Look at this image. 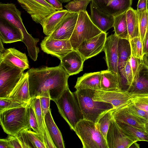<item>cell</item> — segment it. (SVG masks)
Listing matches in <instances>:
<instances>
[{"label":"cell","mask_w":148,"mask_h":148,"mask_svg":"<svg viewBox=\"0 0 148 148\" xmlns=\"http://www.w3.org/2000/svg\"><path fill=\"white\" fill-rule=\"evenodd\" d=\"M27 72L32 99L47 93L54 102L69 87L68 81L70 76L60 63L55 67L32 68Z\"/></svg>","instance_id":"6da1fadb"},{"label":"cell","mask_w":148,"mask_h":148,"mask_svg":"<svg viewBox=\"0 0 148 148\" xmlns=\"http://www.w3.org/2000/svg\"><path fill=\"white\" fill-rule=\"evenodd\" d=\"M0 18L4 19L20 29L23 36V42L27 48L28 56L32 59L38 57L39 52L37 44L39 41L29 34L25 27L21 17V13L13 3L0 4Z\"/></svg>","instance_id":"7a4b0ae2"},{"label":"cell","mask_w":148,"mask_h":148,"mask_svg":"<svg viewBox=\"0 0 148 148\" xmlns=\"http://www.w3.org/2000/svg\"><path fill=\"white\" fill-rule=\"evenodd\" d=\"M95 90L85 89L76 90L74 92L78 100L84 119L97 123L107 112L114 108L110 103L94 100L92 97Z\"/></svg>","instance_id":"3957f363"},{"label":"cell","mask_w":148,"mask_h":148,"mask_svg":"<svg viewBox=\"0 0 148 148\" xmlns=\"http://www.w3.org/2000/svg\"><path fill=\"white\" fill-rule=\"evenodd\" d=\"M59 112L74 131L77 123L84 119L78 100L74 92L66 89L55 101Z\"/></svg>","instance_id":"277c9868"},{"label":"cell","mask_w":148,"mask_h":148,"mask_svg":"<svg viewBox=\"0 0 148 148\" xmlns=\"http://www.w3.org/2000/svg\"><path fill=\"white\" fill-rule=\"evenodd\" d=\"M28 105L0 112V124L5 133L9 135L15 136L23 130H31L27 112Z\"/></svg>","instance_id":"5b68a950"},{"label":"cell","mask_w":148,"mask_h":148,"mask_svg":"<svg viewBox=\"0 0 148 148\" xmlns=\"http://www.w3.org/2000/svg\"><path fill=\"white\" fill-rule=\"evenodd\" d=\"M74 131L83 148H108L106 139L97 123L84 119L77 123Z\"/></svg>","instance_id":"8992f818"},{"label":"cell","mask_w":148,"mask_h":148,"mask_svg":"<svg viewBox=\"0 0 148 148\" xmlns=\"http://www.w3.org/2000/svg\"><path fill=\"white\" fill-rule=\"evenodd\" d=\"M102 32L92 22L86 11L79 12L76 23L70 39L74 50H76L80 45Z\"/></svg>","instance_id":"52a82bcc"},{"label":"cell","mask_w":148,"mask_h":148,"mask_svg":"<svg viewBox=\"0 0 148 148\" xmlns=\"http://www.w3.org/2000/svg\"><path fill=\"white\" fill-rule=\"evenodd\" d=\"M24 71L0 61V98L7 97L20 79Z\"/></svg>","instance_id":"ba28073f"},{"label":"cell","mask_w":148,"mask_h":148,"mask_svg":"<svg viewBox=\"0 0 148 148\" xmlns=\"http://www.w3.org/2000/svg\"><path fill=\"white\" fill-rule=\"evenodd\" d=\"M21 7L37 23L57 10L45 0H17Z\"/></svg>","instance_id":"9c48e42d"},{"label":"cell","mask_w":148,"mask_h":148,"mask_svg":"<svg viewBox=\"0 0 148 148\" xmlns=\"http://www.w3.org/2000/svg\"><path fill=\"white\" fill-rule=\"evenodd\" d=\"M106 140L108 148H129L133 143L138 141L134 136L120 128L113 118L110 122Z\"/></svg>","instance_id":"30bf717a"},{"label":"cell","mask_w":148,"mask_h":148,"mask_svg":"<svg viewBox=\"0 0 148 148\" xmlns=\"http://www.w3.org/2000/svg\"><path fill=\"white\" fill-rule=\"evenodd\" d=\"M42 50L46 53L59 58L60 60L68 53L73 50L70 40L55 39L47 36L40 44Z\"/></svg>","instance_id":"8fae6325"},{"label":"cell","mask_w":148,"mask_h":148,"mask_svg":"<svg viewBox=\"0 0 148 148\" xmlns=\"http://www.w3.org/2000/svg\"><path fill=\"white\" fill-rule=\"evenodd\" d=\"M132 96L127 91H106L95 90L94 100L110 103L114 108L127 105L131 102Z\"/></svg>","instance_id":"7c38bea8"},{"label":"cell","mask_w":148,"mask_h":148,"mask_svg":"<svg viewBox=\"0 0 148 148\" xmlns=\"http://www.w3.org/2000/svg\"><path fill=\"white\" fill-rule=\"evenodd\" d=\"M107 33L102 32L83 42L76 50L84 60L94 57L103 51Z\"/></svg>","instance_id":"4fadbf2b"},{"label":"cell","mask_w":148,"mask_h":148,"mask_svg":"<svg viewBox=\"0 0 148 148\" xmlns=\"http://www.w3.org/2000/svg\"><path fill=\"white\" fill-rule=\"evenodd\" d=\"M132 0H92L101 12L114 16L126 12L131 7Z\"/></svg>","instance_id":"5bb4252c"},{"label":"cell","mask_w":148,"mask_h":148,"mask_svg":"<svg viewBox=\"0 0 148 148\" xmlns=\"http://www.w3.org/2000/svg\"><path fill=\"white\" fill-rule=\"evenodd\" d=\"M119 39L114 33L107 37L103 50L105 53L107 70L118 74Z\"/></svg>","instance_id":"9a60e30c"},{"label":"cell","mask_w":148,"mask_h":148,"mask_svg":"<svg viewBox=\"0 0 148 148\" xmlns=\"http://www.w3.org/2000/svg\"><path fill=\"white\" fill-rule=\"evenodd\" d=\"M78 14L69 12L55 30L48 36L56 39L70 40L76 23Z\"/></svg>","instance_id":"2e32d148"},{"label":"cell","mask_w":148,"mask_h":148,"mask_svg":"<svg viewBox=\"0 0 148 148\" xmlns=\"http://www.w3.org/2000/svg\"><path fill=\"white\" fill-rule=\"evenodd\" d=\"M127 91L131 95L148 94V68L141 62Z\"/></svg>","instance_id":"e0dca14e"},{"label":"cell","mask_w":148,"mask_h":148,"mask_svg":"<svg viewBox=\"0 0 148 148\" xmlns=\"http://www.w3.org/2000/svg\"><path fill=\"white\" fill-rule=\"evenodd\" d=\"M127 105L112 109V114L114 120L115 122H123L146 131L145 124L147 120L138 117L131 113L127 109Z\"/></svg>","instance_id":"ac0fdd59"},{"label":"cell","mask_w":148,"mask_h":148,"mask_svg":"<svg viewBox=\"0 0 148 148\" xmlns=\"http://www.w3.org/2000/svg\"><path fill=\"white\" fill-rule=\"evenodd\" d=\"M0 61L16 66L23 71L29 68L26 54L14 48L7 49L3 53H0Z\"/></svg>","instance_id":"d6986e66"},{"label":"cell","mask_w":148,"mask_h":148,"mask_svg":"<svg viewBox=\"0 0 148 148\" xmlns=\"http://www.w3.org/2000/svg\"><path fill=\"white\" fill-rule=\"evenodd\" d=\"M85 61L78 51L73 50L62 58L60 60V64L71 76L77 74L82 71Z\"/></svg>","instance_id":"ffe728a7"},{"label":"cell","mask_w":148,"mask_h":148,"mask_svg":"<svg viewBox=\"0 0 148 148\" xmlns=\"http://www.w3.org/2000/svg\"><path fill=\"white\" fill-rule=\"evenodd\" d=\"M0 39L6 44L23 42V36L20 29L6 20L0 18Z\"/></svg>","instance_id":"44dd1931"},{"label":"cell","mask_w":148,"mask_h":148,"mask_svg":"<svg viewBox=\"0 0 148 148\" xmlns=\"http://www.w3.org/2000/svg\"><path fill=\"white\" fill-rule=\"evenodd\" d=\"M7 97L18 102H29L31 100L27 71L23 73L18 83Z\"/></svg>","instance_id":"7402d4cb"},{"label":"cell","mask_w":148,"mask_h":148,"mask_svg":"<svg viewBox=\"0 0 148 148\" xmlns=\"http://www.w3.org/2000/svg\"><path fill=\"white\" fill-rule=\"evenodd\" d=\"M90 18L93 23L102 32H106L113 27L114 16L98 10L91 2Z\"/></svg>","instance_id":"603a6c76"},{"label":"cell","mask_w":148,"mask_h":148,"mask_svg":"<svg viewBox=\"0 0 148 148\" xmlns=\"http://www.w3.org/2000/svg\"><path fill=\"white\" fill-rule=\"evenodd\" d=\"M37 123L46 148H56L48 130L45 119L43 118L39 97L32 99Z\"/></svg>","instance_id":"cb8c5ba5"},{"label":"cell","mask_w":148,"mask_h":148,"mask_svg":"<svg viewBox=\"0 0 148 148\" xmlns=\"http://www.w3.org/2000/svg\"><path fill=\"white\" fill-rule=\"evenodd\" d=\"M101 72L100 90L106 91H122L121 79L118 74L107 69Z\"/></svg>","instance_id":"d4e9b609"},{"label":"cell","mask_w":148,"mask_h":148,"mask_svg":"<svg viewBox=\"0 0 148 148\" xmlns=\"http://www.w3.org/2000/svg\"><path fill=\"white\" fill-rule=\"evenodd\" d=\"M101 78V71L85 73L77 78L75 88L76 90H100Z\"/></svg>","instance_id":"484cf974"},{"label":"cell","mask_w":148,"mask_h":148,"mask_svg":"<svg viewBox=\"0 0 148 148\" xmlns=\"http://www.w3.org/2000/svg\"><path fill=\"white\" fill-rule=\"evenodd\" d=\"M68 12L66 10H57L44 19L40 24L44 33L47 36L51 34Z\"/></svg>","instance_id":"4316f807"},{"label":"cell","mask_w":148,"mask_h":148,"mask_svg":"<svg viewBox=\"0 0 148 148\" xmlns=\"http://www.w3.org/2000/svg\"><path fill=\"white\" fill-rule=\"evenodd\" d=\"M45 121L49 133L56 148H65L62 134L53 120L50 108L45 116Z\"/></svg>","instance_id":"83f0119b"},{"label":"cell","mask_w":148,"mask_h":148,"mask_svg":"<svg viewBox=\"0 0 148 148\" xmlns=\"http://www.w3.org/2000/svg\"><path fill=\"white\" fill-rule=\"evenodd\" d=\"M118 51L119 75V72L124 67L131 55V47L129 40L119 38Z\"/></svg>","instance_id":"f1b7e54d"},{"label":"cell","mask_w":148,"mask_h":148,"mask_svg":"<svg viewBox=\"0 0 148 148\" xmlns=\"http://www.w3.org/2000/svg\"><path fill=\"white\" fill-rule=\"evenodd\" d=\"M129 40L139 36V19L137 11L130 7L126 12Z\"/></svg>","instance_id":"f546056e"},{"label":"cell","mask_w":148,"mask_h":148,"mask_svg":"<svg viewBox=\"0 0 148 148\" xmlns=\"http://www.w3.org/2000/svg\"><path fill=\"white\" fill-rule=\"evenodd\" d=\"M126 12L114 16L113 27L114 34L119 38L129 40L126 21Z\"/></svg>","instance_id":"4dcf8cb0"},{"label":"cell","mask_w":148,"mask_h":148,"mask_svg":"<svg viewBox=\"0 0 148 148\" xmlns=\"http://www.w3.org/2000/svg\"><path fill=\"white\" fill-rule=\"evenodd\" d=\"M119 127L126 133L135 138L138 141L148 142V133L126 123L115 122Z\"/></svg>","instance_id":"1f68e13d"},{"label":"cell","mask_w":148,"mask_h":148,"mask_svg":"<svg viewBox=\"0 0 148 148\" xmlns=\"http://www.w3.org/2000/svg\"><path fill=\"white\" fill-rule=\"evenodd\" d=\"M92 0H72L64 7L70 13H78L86 11L87 6Z\"/></svg>","instance_id":"d6a6232c"},{"label":"cell","mask_w":148,"mask_h":148,"mask_svg":"<svg viewBox=\"0 0 148 148\" xmlns=\"http://www.w3.org/2000/svg\"><path fill=\"white\" fill-rule=\"evenodd\" d=\"M112 109L107 112L99 119L97 123L101 132L106 139L111 121L113 118Z\"/></svg>","instance_id":"836d02e7"},{"label":"cell","mask_w":148,"mask_h":148,"mask_svg":"<svg viewBox=\"0 0 148 148\" xmlns=\"http://www.w3.org/2000/svg\"><path fill=\"white\" fill-rule=\"evenodd\" d=\"M137 12L139 23V36L143 43L148 27V9L145 11H137Z\"/></svg>","instance_id":"e575fe53"},{"label":"cell","mask_w":148,"mask_h":148,"mask_svg":"<svg viewBox=\"0 0 148 148\" xmlns=\"http://www.w3.org/2000/svg\"><path fill=\"white\" fill-rule=\"evenodd\" d=\"M131 103L136 107L148 112V94L131 95Z\"/></svg>","instance_id":"d590c367"},{"label":"cell","mask_w":148,"mask_h":148,"mask_svg":"<svg viewBox=\"0 0 148 148\" xmlns=\"http://www.w3.org/2000/svg\"><path fill=\"white\" fill-rule=\"evenodd\" d=\"M130 44L131 56L141 60L143 56L142 43L139 36L129 40Z\"/></svg>","instance_id":"8d00e7d4"},{"label":"cell","mask_w":148,"mask_h":148,"mask_svg":"<svg viewBox=\"0 0 148 148\" xmlns=\"http://www.w3.org/2000/svg\"><path fill=\"white\" fill-rule=\"evenodd\" d=\"M30 102H18L8 97L0 98V112L6 110L27 106Z\"/></svg>","instance_id":"74e56055"},{"label":"cell","mask_w":148,"mask_h":148,"mask_svg":"<svg viewBox=\"0 0 148 148\" xmlns=\"http://www.w3.org/2000/svg\"><path fill=\"white\" fill-rule=\"evenodd\" d=\"M27 112L29 123L31 128L34 132H36L39 135L44 143L38 128L34 108L32 100L27 106Z\"/></svg>","instance_id":"f35d334b"},{"label":"cell","mask_w":148,"mask_h":148,"mask_svg":"<svg viewBox=\"0 0 148 148\" xmlns=\"http://www.w3.org/2000/svg\"><path fill=\"white\" fill-rule=\"evenodd\" d=\"M26 132L28 137L35 148H46L39 135L36 132L30 130L26 129Z\"/></svg>","instance_id":"ab89813d"},{"label":"cell","mask_w":148,"mask_h":148,"mask_svg":"<svg viewBox=\"0 0 148 148\" xmlns=\"http://www.w3.org/2000/svg\"><path fill=\"white\" fill-rule=\"evenodd\" d=\"M119 75L120 77L121 83L123 78L126 80V85L128 86V88L131 84L133 79V73L129 60L127 61L123 68L119 72Z\"/></svg>","instance_id":"60d3db41"},{"label":"cell","mask_w":148,"mask_h":148,"mask_svg":"<svg viewBox=\"0 0 148 148\" xmlns=\"http://www.w3.org/2000/svg\"><path fill=\"white\" fill-rule=\"evenodd\" d=\"M25 130L21 131L15 136L19 140L22 148H34L28 137Z\"/></svg>","instance_id":"b9f144b4"},{"label":"cell","mask_w":148,"mask_h":148,"mask_svg":"<svg viewBox=\"0 0 148 148\" xmlns=\"http://www.w3.org/2000/svg\"><path fill=\"white\" fill-rule=\"evenodd\" d=\"M128 110L138 117L147 121L148 112L140 109L132 104L131 102L127 106Z\"/></svg>","instance_id":"7bdbcfd3"},{"label":"cell","mask_w":148,"mask_h":148,"mask_svg":"<svg viewBox=\"0 0 148 148\" xmlns=\"http://www.w3.org/2000/svg\"><path fill=\"white\" fill-rule=\"evenodd\" d=\"M38 97L40 99L42 117L45 119V116L50 109V101L51 99L49 97Z\"/></svg>","instance_id":"ee69618b"},{"label":"cell","mask_w":148,"mask_h":148,"mask_svg":"<svg viewBox=\"0 0 148 148\" xmlns=\"http://www.w3.org/2000/svg\"><path fill=\"white\" fill-rule=\"evenodd\" d=\"M129 61L132 69L134 77L141 61V60L131 55L129 59Z\"/></svg>","instance_id":"f6af8a7d"},{"label":"cell","mask_w":148,"mask_h":148,"mask_svg":"<svg viewBox=\"0 0 148 148\" xmlns=\"http://www.w3.org/2000/svg\"><path fill=\"white\" fill-rule=\"evenodd\" d=\"M9 135L7 139L10 148H22L19 140L15 136Z\"/></svg>","instance_id":"bcb514c9"},{"label":"cell","mask_w":148,"mask_h":148,"mask_svg":"<svg viewBox=\"0 0 148 148\" xmlns=\"http://www.w3.org/2000/svg\"><path fill=\"white\" fill-rule=\"evenodd\" d=\"M142 51L143 56L148 53V27L142 43Z\"/></svg>","instance_id":"7dc6e473"},{"label":"cell","mask_w":148,"mask_h":148,"mask_svg":"<svg viewBox=\"0 0 148 148\" xmlns=\"http://www.w3.org/2000/svg\"><path fill=\"white\" fill-rule=\"evenodd\" d=\"M137 10L139 12L145 11L148 9V0H139Z\"/></svg>","instance_id":"c3c4849f"},{"label":"cell","mask_w":148,"mask_h":148,"mask_svg":"<svg viewBox=\"0 0 148 148\" xmlns=\"http://www.w3.org/2000/svg\"><path fill=\"white\" fill-rule=\"evenodd\" d=\"M45 0L53 6L57 10H60L63 9L62 3L59 0Z\"/></svg>","instance_id":"681fc988"},{"label":"cell","mask_w":148,"mask_h":148,"mask_svg":"<svg viewBox=\"0 0 148 148\" xmlns=\"http://www.w3.org/2000/svg\"><path fill=\"white\" fill-rule=\"evenodd\" d=\"M0 148H10L7 138L0 139Z\"/></svg>","instance_id":"f907efd6"},{"label":"cell","mask_w":148,"mask_h":148,"mask_svg":"<svg viewBox=\"0 0 148 148\" xmlns=\"http://www.w3.org/2000/svg\"><path fill=\"white\" fill-rule=\"evenodd\" d=\"M141 62L148 68V53L143 56Z\"/></svg>","instance_id":"816d5d0a"},{"label":"cell","mask_w":148,"mask_h":148,"mask_svg":"<svg viewBox=\"0 0 148 148\" xmlns=\"http://www.w3.org/2000/svg\"><path fill=\"white\" fill-rule=\"evenodd\" d=\"M0 53H3L5 50V49L3 44V42L2 40L0 39Z\"/></svg>","instance_id":"f5cc1de1"},{"label":"cell","mask_w":148,"mask_h":148,"mask_svg":"<svg viewBox=\"0 0 148 148\" xmlns=\"http://www.w3.org/2000/svg\"><path fill=\"white\" fill-rule=\"evenodd\" d=\"M145 127L146 131L148 133V119H147L146 123L145 124Z\"/></svg>","instance_id":"db71d44e"},{"label":"cell","mask_w":148,"mask_h":148,"mask_svg":"<svg viewBox=\"0 0 148 148\" xmlns=\"http://www.w3.org/2000/svg\"><path fill=\"white\" fill-rule=\"evenodd\" d=\"M62 3H66L72 0H59Z\"/></svg>","instance_id":"11a10c76"}]
</instances>
